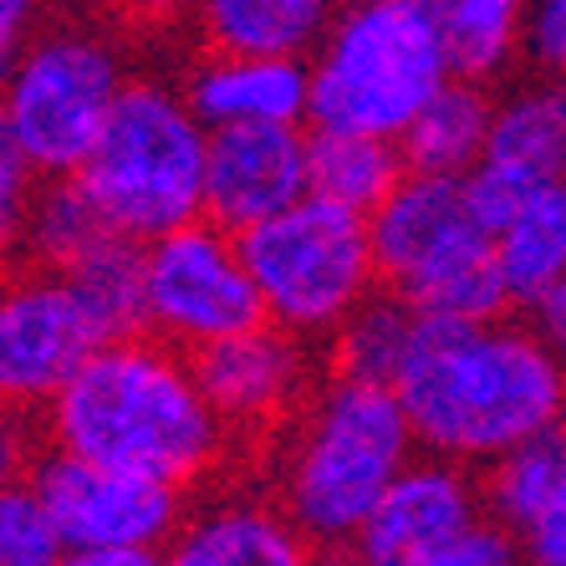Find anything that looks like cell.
I'll return each instance as SVG.
<instances>
[{"label":"cell","instance_id":"1","mask_svg":"<svg viewBox=\"0 0 566 566\" xmlns=\"http://www.w3.org/2000/svg\"><path fill=\"white\" fill-rule=\"evenodd\" d=\"M394 394L423 454L490 470L511 449L566 429V363L526 312L485 322L419 312Z\"/></svg>","mask_w":566,"mask_h":566},{"label":"cell","instance_id":"2","mask_svg":"<svg viewBox=\"0 0 566 566\" xmlns=\"http://www.w3.org/2000/svg\"><path fill=\"white\" fill-rule=\"evenodd\" d=\"M41 449L123 464L185 490L240 470V444L199 388L195 357L148 332L107 337L36 419Z\"/></svg>","mask_w":566,"mask_h":566},{"label":"cell","instance_id":"3","mask_svg":"<svg viewBox=\"0 0 566 566\" xmlns=\"http://www.w3.org/2000/svg\"><path fill=\"white\" fill-rule=\"evenodd\" d=\"M419 454V434L394 382L327 368L286 434L261 454V474L316 552L337 562L382 490Z\"/></svg>","mask_w":566,"mask_h":566},{"label":"cell","instance_id":"4","mask_svg":"<svg viewBox=\"0 0 566 566\" xmlns=\"http://www.w3.org/2000/svg\"><path fill=\"white\" fill-rule=\"evenodd\" d=\"M133 41L107 6L46 11L21 36L0 77V113L41 179H72L87 164L138 72Z\"/></svg>","mask_w":566,"mask_h":566},{"label":"cell","instance_id":"5","mask_svg":"<svg viewBox=\"0 0 566 566\" xmlns=\"http://www.w3.org/2000/svg\"><path fill=\"white\" fill-rule=\"evenodd\" d=\"M205 169L210 128L189 107L179 72L138 66L72 179L87 189L113 235L148 245L205 214Z\"/></svg>","mask_w":566,"mask_h":566},{"label":"cell","instance_id":"6","mask_svg":"<svg viewBox=\"0 0 566 566\" xmlns=\"http://www.w3.org/2000/svg\"><path fill=\"white\" fill-rule=\"evenodd\" d=\"M449 77L444 41L409 0H343L306 56V128L398 144Z\"/></svg>","mask_w":566,"mask_h":566},{"label":"cell","instance_id":"7","mask_svg":"<svg viewBox=\"0 0 566 566\" xmlns=\"http://www.w3.org/2000/svg\"><path fill=\"white\" fill-rule=\"evenodd\" d=\"M368 230L382 291L403 296L409 306L460 322L511 312L495 265V235L470 195V174L409 169L368 214Z\"/></svg>","mask_w":566,"mask_h":566},{"label":"cell","instance_id":"8","mask_svg":"<svg viewBox=\"0 0 566 566\" xmlns=\"http://www.w3.org/2000/svg\"><path fill=\"white\" fill-rule=\"evenodd\" d=\"M240 251L261 286L265 322L316 347L382 291L368 214L322 195H302L291 210L251 224L240 235Z\"/></svg>","mask_w":566,"mask_h":566},{"label":"cell","instance_id":"9","mask_svg":"<svg viewBox=\"0 0 566 566\" xmlns=\"http://www.w3.org/2000/svg\"><path fill=\"white\" fill-rule=\"evenodd\" d=\"M265 322L240 235L199 214L144 245V332L179 353H205Z\"/></svg>","mask_w":566,"mask_h":566},{"label":"cell","instance_id":"10","mask_svg":"<svg viewBox=\"0 0 566 566\" xmlns=\"http://www.w3.org/2000/svg\"><path fill=\"white\" fill-rule=\"evenodd\" d=\"M93 312L66 271L41 261L0 265V403L41 419L72 373L103 347Z\"/></svg>","mask_w":566,"mask_h":566},{"label":"cell","instance_id":"11","mask_svg":"<svg viewBox=\"0 0 566 566\" xmlns=\"http://www.w3.org/2000/svg\"><path fill=\"white\" fill-rule=\"evenodd\" d=\"M195 373L240 454L261 460L286 434V423L302 413V403L327 373V357L296 332L261 322L255 332H240L230 343L195 353Z\"/></svg>","mask_w":566,"mask_h":566},{"label":"cell","instance_id":"12","mask_svg":"<svg viewBox=\"0 0 566 566\" xmlns=\"http://www.w3.org/2000/svg\"><path fill=\"white\" fill-rule=\"evenodd\" d=\"M41 501L52 505V521L66 546H144L164 552L185 521L195 490L158 480L123 464H97L62 449H41L31 464Z\"/></svg>","mask_w":566,"mask_h":566},{"label":"cell","instance_id":"13","mask_svg":"<svg viewBox=\"0 0 566 566\" xmlns=\"http://www.w3.org/2000/svg\"><path fill=\"white\" fill-rule=\"evenodd\" d=\"M480 515H485L480 470L419 454L382 490V501L332 566H434Z\"/></svg>","mask_w":566,"mask_h":566},{"label":"cell","instance_id":"14","mask_svg":"<svg viewBox=\"0 0 566 566\" xmlns=\"http://www.w3.org/2000/svg\"><path fill=\"white\" fill-rule=\"evenodd\" d=\"M566 179V77L556 72H511L495 87L485 158L470 174V195L495 230L521 195Z\"/></svg>","mask_w":566,"mask_h":566},{"label":"cell","instance_id":"15","mask_svg":"<svg viewBox=\"0 0 566 566\" xmlns=\"http://www.w3.org/2000/svg\"><path fill=\"white\" fill-rule=\"evenodd\" d=\"M164 566H332L312 546L271 485L224 474L195 490L185 521L164 546Z\"/></svg>","mask_w":566,"mask_h":566},{"label":"cell","instance_id":"16","mask_svg":"<svg viewBox=\"0 0 566 566\" xmlns=\"http://www.w3.org/2000/svg\"><path fill=\"white\" fill-rule=\"evenodd\" d=\"M312 195V128L306 123H240L210 128L205 214L245 235L251 224Z\"/></svg>","mask_w":566,"mask_h":566},{"label":"cell","instance_id":"17","mask_svg":"<svg viewBox=\"0 0 566 566\" xmlns=\"http://www.w3.org/2000/svg\"><path fill=\"white\" fill-rule=\"evenodd\" d=\"M174 72L205 128L306 123V56L195 46Z\"/></svg>","mask_w":566,"mask_h":566},{"label":"cell","instance_id":"18","mask_svg":"<svg viewBox=\"0 0 566 566\" xmlns=\"http://www.w3.org/2000/svg\"><path fill=\"white\" fill-rule=\"evenodd\" d=\"M343 0H199L189 36L195 46L265 56H312Z\"/></svg>","mask_w":566,"mask_h":566},{"label":"cell","instance_id":"19","mask_svg":"<svg viewBox=\"0 0 566 566\" xmlns=\"http://www.w3.org/2000/svg\"><path fill=\"white\" fill-rule=\"evenodd\" d=\"M490 235L511 312H531L566 276V185H541L521 195Z\"/></svg>","mask_w":566,"mask_h":566},{"label":"cell","instance_id":"20","mask_svg":"<svg viewBox=\"0 0 566 566\" xmlns=\"http://www.w3.org/2000/svg\"><path fill=\"white\" fill-rule=\"evenodd\" d=\"M439 31L460 77L501 87L526 66V6L531 0H409Z\"/></svg>","mask_w":566,"mask_h":566},{"label":"cell","instance_id":"21","mask_svg":"<svg viewBox=\"0 0 566 566\" xmlns=\"http://www.w3.org/2000/svg\"><path fill=\"white\" fill-rule=\"evenodd\" d=\"M490 113H495L490 82L449 77L409 123V133L398 138L403 164L419 174H474V164L485 158Z\"/></svg>","mask_w":566,"mask_h":566},{"label":"cell","instance_id":"22","mask_svg":"<svg viewBox=\"0 0 566 566\" xmlns=\"http://www.w3.org/2000/svg\"><path fill=\"white\" fill-rule=\"evenodd\" d=\"M409 174L403 148L373 133H327L312 128V195L373 214Z\"/></svg>","mask_w":566,"mask_h":566},{"label":"cell","instance_id":"23","mask_svg":"<svg viewBox=\"0 0 566 566\" xmlns=\"http://www.w3.org/2000/svg\"><path fill=\"white\" fill-rule=\"evenodd\" d=\"M413 332H419V306H409L394 291H378L322 343V357H327L332 373L394 382V373L409 357Z\"/></svg>","mask_w":566,"mask_h":566},{"label":"cell","instance_id":"24","mask_svg":"<svg viewBox=\"0 0 566 566\" xmlns=\"http://www.w3.org/2000/svg\"><path fill=\"white\" fill-rule=\"evenodd\" d=\"M480 485H485V515H495L501 526L521 536L566 490V429L511 449L505 460L480 470Z\"/></svg>","mask_w":566,"mask_h":566},{"label":"cell","instance_id":"25","mask_svg":"<svg viewBox=\"0 0 566 566\" xmlns=\"http://www.w3.org/2000/svg\"><path fill=\"white\" fill-rule=\"evenodd\" d=\"M66 281L77 286L103 337L144 332V245L138 240L107 235L77 265H66Z\"/></svg>","mask_w":566,"mask_h":566},{"label":"cell","instance_id":"26","mask_svg":"<svg viewBox=\"0 0 566 566\" xmlns=\"http://www.w3.org/2000/svg\"><path fill=\"white\" fill-rule=\"evenodd\" d=\"M107 235L113 230H107V220L97 214V205L87 199V189L77 179H41L36 210H31V224H27V261L66 271L93 245H103Z\"/></svg>","mask_w":566,"mask_h":566},{"label":"cell","instance_id":"27","mask_svg":"<svg viewBox=\"0 0 566 566\" xmlns=\"http://www.w3.org/2000/svg\"><path fill=\"white\" fill-rule=\"evenodd\" d=\"M62 552L66 541L31 470L0 480V566H56Z\"/></svg>","mask_w":566,"mask_h":566},{"label":"cell","instance_id":"28","mask_svg":"<svg viewBox=\"0 0 566 566\" xmlns=\"http://www.w3.org/2000/svg\"><path fill=\"white\" fill-rule=\"evenodd\" d=\"M36 195H41V174L15 148L6 113H0V265L27 255V224L31 210H36Z\"/></svg>","mask_w":566,"mask_h":566},{"label":"cell","instance_id":"29","mask_svg":"<svg viewBox=\"0 0 566 566\" xmlns=\"http://www.w3.org/2000/svg\"><path fill=\"white\" fill-rule=\"evenodd\" d=\"M434 566H526V546L511 526H501L495 515H480Z\"/></svg>","mask_w":566,"mask_h":566},{"label":"cell","instance_id":"30","mask_svg":"<svg viewBox=\"0 0 566 566\" xmlns=\"http://www.w3.org/2000/svg\"><path fill=\"white\" fill-rule=\"evenodd\" d=\"M526 66L566 77V0L526 6Z\"/></svg>","mask_w":566,"mask_h":566},{"label":"cell","instance_id":"31","mask_svg":"<svg viewBox=\"0 0 566 566\" xmlns=\"http://www.w3.org/2000/svg\"><path fill=\"white\" fill-rule=\"evenodd\" d=\"M133 36H169V31H189L199 0H103Z\"/></svg>","mask_w":566,"mask_h":566},{"label":"cell","instance_id":"32","mask_svg":"<svg viewBox=\"0 0 566 566\" xmlns=\"http://www.w3.org/2000/svg\"><path fill=\"white\" fill-rule=\"evenodd\" d=\"M526 566H566V490L521 531Z\"/></svg>","mask_w":566,"mask_h":566},{"label":"cell","instance_id":"33","mask_svg":"<svg viewBox=\"0 0 566 566\" xmlns=\"http://www.w3.org/2000/svg\"><path fill=\"white\" fill-rule=\"evenodd\" d=\"M36 444H41L36 419H27V413H15L0 403V480L27 474L31 464H36Z\"/></svg>","mask_w":566,"mask_h":566},{"label":"cell","instance_id":"34","mask_svg":"<svg viewBox=\"0 0 566 566\" xmlns=\"http://www.w3.org/2000/svg\"><path fill=\"white\" fill-rule=\"evenodd\" d=\"M56 566H164V552H144V546H66Z\"/></svg>","mask_w":566,"mask_h":566},{"label":"cell","instance_id":"35","mask_svg":"<svg viewBox=\"0 0 566 566\" xmlns=\"http://www.w3.org/2000/svg\"><path fill=\"white\" fill-rule=\"evenodd\" d=\"M531 322H536V332L541 337H546V343L556 347V357H562L566 363V276L556 281L552 291H546V296H541L536 306H531Z\"/></svg>","mask_w":566,"mask_h":566},{"label":"cell","instance_id":"36","mask_svg":"<svg viewBox=\"0 0 566 566\" xmlns=\"http://www.w3.org/2000/svg\"><path fill=\"white\" fill-rule=\"evenodd\" d=\"M46 15V0H0V27L31 31Z\"/></svg>","mask_w":566,"mask_h":566},{"label":"cell","instance_id":"37","mask_svg":"<svg viewBox=\"0 0 566 566\" xmlns=\"http://www.w3.org/2000/svg\"><path fill=\"white\" fill-rule=\"evenodd\" d=\"M21 36H27V31L0 27V77H6V66H11V56H15V46H21Z\"/></svg>","mask_w":566,"mask_h":566},{"label":"cell","instance_id":"38","mask_svg":"<svg viewBox=\"0 0 566 566\" xmlns=\"http://www.w3.org/2000/svg\"><path fill=\"white\" fill-rule=\"evenodd\" d=\"M562 185H566V179H562Z\"/></svg>","mask_w":566,"mask_h":566}]
</instances>
